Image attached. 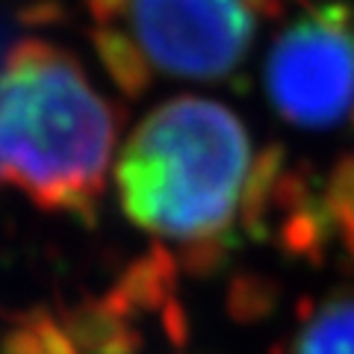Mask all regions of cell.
Listing matches in <instances>:
<instances>
[{
    "label": "cell",
    "mask_w": 354,
    "mask_h": 354,
    "mask_svg": "<svg viewBox=\"0 0 354 354\" xmlns=\"http://www.w3.org/2000/svg\"><path fill=\"white\" fill-rule=\"evenodd\" d=\"M118 118L80 59L24 39L0 71V186L48 213L88 216L101 201Z\"/></svg>",
    "instance_id": "6da1fadb"
},
{
    "label": "cell",
    "mask_w": 354,
    "mask_h": 354,
    "mask_svg": "<svg viewBox=\"0 0 354 354\" xmlns=\"http://www.w3.org/2000/svg\"><path fill=\"white\" fill-rule=\"evenodd\" d=\"M254 180L242 118L198 95L153 106L115 160L124 216L148 236L169 242H209L227 234Z\"/></svg>",
    "instance_id": "7a4b0ae2"
},
{
    "label": "cell",
    "mask_w": 354,
    "mask_h": 354,
    "mask_svg": "<svg viewBox=\"0 0 354 354\" xmlns=\"http://www.w3.org/2000/svg\"><path fill=\"white\" fill-rule=\"evenodd\" d=\"M104 68L139 95L153 80H225L245 65L266 21L292 0H86Z\"/></svg>",
    "instance_id": "3957f363"
},
{
    "label": "cell",
    "mask_w": 354,
    "mask_h": 354,
    "mask_svg": "<svg viewBox=\"0 0 354 354\" xmlns=\"http://www.w3.org/2000/svg\"><path fill=\"white\" fill-rule=\"evenodd\" d=\"M263 86L278 115L301 130H328L354 113V6L310 3L274 36Z\"/></svg>",
    "instance_id": "277c9868"
},
{
    "label": "cell",
    "mask_w": 354,
    "mask_h": 354,
    "mask_svg": "<svg viewBox=\"0 0 354 354\" xmlns=\"http://www.w3.org/2000/svg\"><path fill=\"white\" fill-rule=\"evenodd\" d=\"M286 354H354V290H339L310 307Z\"/></svg>",
    "instance_id": "5b68a950"
},
{
    "label": "cell",
    "mask_w": 354,
    "mask_h": 354,
    "mask_svg": "<svg viewBox=\"0 0 354 354\" xmlns=\"http://www.w3.org/2000/svg\"><path fill=\"white\" fill-rule=\"evenodd\" d=\"M27 27V12H15L9 6H0V71H3L6 59L21 41V30Z\"/></svg>",
    "instance_id": "8992f818"
}]
</instances>
